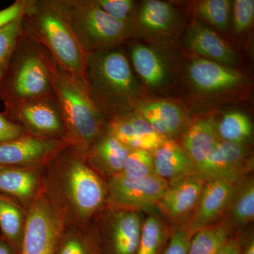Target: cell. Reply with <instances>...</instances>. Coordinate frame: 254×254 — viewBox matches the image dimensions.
<instances>
[{
  "label": "cell",
  "mask_w": 254,
  "mask_h": 254,
  "mask_svg": "<svg viewBox=\"0 0 254 254\" xmlns=\"http://www.w3.org/2000/svg\"><path fill=\"white\" fill-rule=\"evenodd\" d=\"M44 183L68 223L88 226L106 207V180L90 166L77 145L66 147L47 165Z\"/></svg>",
  "instance_id": "cell-1"
},
{
  "label": "cell",
  "mask_w": 254,
  "mask_h": 254,
  "mask_svg": "<svg viewBox=\"0 0 254 254\" xmlns=\"http://www.w3.org/2000/svg\"><path fill=\"white\" fill-rule=\"evenodd\" d=\"M22 26L60 68L86 87L87 54L73 33L64 1H25Z\"/></svg>",
  "instance_id": "cell-2"
},
{
  "label": "cell",
  "mask_w": 254,
  "mask_h": 254,
  "mask_svg": "<svg viewBox=\"0 0 254 254\" xmlns=\"http://www.w3.org/2000/svg\"><path fill=\"white\" fill-rule=\"evenodd\" d=\"M85 76L88 94L104 118L127 115L138 104L141 88L121 50L87 55Z\"/></svg>",
  "instance_id": "cell-3"
},
{
  "label": "cell",
  "mask_w": 254,
  "mask_h": 254,
  "mask_svg": "<svg viewBox=\"0 0 254 254\" xmlns=\"http://www.w3.org/2000/svg\"><path fill=\"white\" fill-rule=\"evenodd\" d=\"M50 82L68 138L86 150L106 130L105 118L93 103L86 87L49 57Z\"/></svg>",
  "instance_id": "cell-4"
},
{
  "label": "cell",
  "mask_w": 254,
  "mask_h": 254,
  "mask_svg": "<svg viewBox=\"0 0 254 254\" xmlns=\"http://www.w3.org/2000/svg\"><path fill=\"white\" fill-rule=\"evenodd\" d=\"M49 57L44 48L22 32L0 84V98L6 111L28 102L53 98Z\"/></svg>",
  "instance_id": "cell-5"
},
{
  "label": "cell",
  "mask_w": 254,
  "mask_h": 254,
  "mask_svg": "<svg viewBox=\"0 0 254 254\" xmlns=\"http://www.w3.org/2000/svg\"><path fill=\"white\" fill-rule=\"evenodd\" d=\"M64 1L73 33L87 55L107 50L126 38L129 23L112 18L95 1Z\"/></svg>",
  "instance_id": "cell-6"
},
{
  "label": "cell",
  "mask_w": 254,
  "mask_h": 254,
  "mask_svg": "<svg viewBox=\"0 0 254 254\" xmlns=\"http://www.w3.org/2000/svg\"><path fill=\"white\" fill-rule=\"evenodd\" d=\"M66 222L64 213L44 188L27 210L20 254H55Z\"/></svg>",
  "instance_id": "cell-7"
},
{
  "label": "cell",
  "mask_w": 254,
  "mask_h": 254,
  "mask_svg": "<svg viewBox=\"0 0 254 254\" xmlns=\"http://www.w3.org/2000/svg\"><path fill=\"white\" fill-rule=\"evenodd\" d=\"M143 218L140 210L105 207L93 222L102 254H136Z\"/></svg>",
  "instance_id": "cell-8"
},
{
  "label": "cell",
  "mask_w": 254,
  "mask_h": 254,
  "mask_svg": "<svg viewBox=\"0 0 254 254\" xmlns=\"http://www.w3.org/2000/svg\"><path fill=\"white\" fill-rule=\"evenodd\" d=\"M106 182V206L149 213L155 211L157 203L169 187L166 180L156 175L131 179L120 173L110 177Z\"/></svg>",
  "instance_id": "cell-9"
},
{
  "label": "cell",
  "mask_w": 254,
  "mask_h": 254,
  "mask_svg": "<svg viewBox=\"0 0 254 254\" xmlns=\"http://www.w3.org/2000/svg\"><path fill=\"white\" fill-rule=\"evenodd\" d=\"M73 145L69 138L24 135L0 144V166L45 168L62 150Z\"/></svg>",
  "instance_id": "cell-10"
},
{
  "label": "cell",
  "mask_w": 254,
  "mask_h": 254,
  "mask_svg": "<svg viewBox=\"0 0 254 254\" xmlns=\"http://www.w3.org/2000/svg\"><path fill=\"white\" fill-rule=\"evenodd\" d=\"M253 156L247 143L219 141L206 160L196 169L195 176L205 182L213 179L238 181L251 175Z\"/></svg>",
  "instance_id": "cell-11"
},
{
  "label": "cell",
  "mask_w": 254,
  "mask_h": 254,
  "mask_svg": "<svg viewBox=\"0 0 254 254\" xmlns=\"http://www.w3.org/2000/svg\"><path fill=\"white\" fill-rule=\"evenodd\" d=\"M27 134L51 138H68L59 108L53 98L28 102L5 112ZM70 139V138H69Z\"/></svg>",
  "instance_id": "cell-12"
},
{
  "label": "cell",
  "mask_w": 254,
  "mask_h": 254,
  "mask_svg": "<svg viewBox=\"0 0 254 254\" xmlns=\"http://www.w3.org/2000/svg\"><path fill=\"white\" fill-rule=\"evenodd\" d=\"M205 182L194 175L170 184L156 208L174 227H186L199 202Z\"/></svg>",
  "instance_id": "cell-13"
},
{
  "label": "cell",
  "mask_w": 254,
  "mask_h": 254,
  "mask_svg": "<svg viewBox=\"0 0 254 254\" xmlns=\"http://www.w3.org/2000/svg\"><path fill=\"white\" fill-rule=\"evenodd\" d=\"M237 182L227 179H213L205 182L199 202L186 225L190 236L223 219Z\"/></svg>",
  "instance_id": "cell-14"
},
{
  "label": "cell",
  "mask_w": 254,
  "mask_h": 254,
  "mask_svg": "<svg viewBox=\"0 0 254 254\" xmlns=\"http://www.w3.org/2000/svg\"><path fill=\"white\" fill-rule=\"evenodd\" d=\"M45 168L0 166V193L28 210L44 190Z\"/></svg>",
  "instance_id": "cell-15"
},
{
  "label": "cell",
  "mask_w": 254,
  "mask_h": 254,
  "mask_svg": "<svg viewBox=\"0 0 254 254\" xmlns=\"http://www.w3.org/2000/svg\"><path fill=\"white\" fill-rule=\"evenodd\" d=\"M129 151V148L106 128L85 150V156L93 170L102 178L108 180L123 172Z\"/></svg>",
  "instance_id": "cell-16"
},
{
  "label": "cell",
  "mask_w": 254,
  "mask_h": 254,
  "mask_svg": "<svg viewBox=\"0 0 254 254\" xmlns=\"http://www.w3.org/2000/svg\"><path fill=\"white\" fill-rule=\"evenodd\" d=\"M188 73L193 86L207 93L235 88L243 80L235 70L209 60H193L189 65Z\"/></svg>",
  "instance_id": "cell-17"
},
{
  "label": "cell",
  "mask_w": 254,
  "mask_h": 254,
  "mask_svg": "<svg viewBox=\"0 0 254 254\" xmlns=\"http://www.w3.org/2000/svg\"><path fill=\"white\" fill-rule=\"evenodd\" d=\"M152 152L155 174L170 184L195 175V165L174 139H167Z\"/></svg>",
  "instance_id": "cell-18"
},
{
  "label": "cell",
  "mask_w": 254,
  "mask_h": 254,
  "mask_svg": "<svg viewBox=\"0 0 254 254\" xmlns=\"http://www.w3.org/2000/svg\"><path fill=\"white\" fill-rule=\"evenodd\" d=\"M217 124L214 118L202 119L191 124L184 132L180 145L195 165V171L220 141Z\"/></svg>",
  "instance_id": "cell-19"
},
{
  "label": "cell",
  "mask_w": 254,
  "mask_h": 254,
  "mask_svg": "<svg viewBox=\"0 0 254 254\" xmlns=\"http://www.w3.org/2000/svg\"><path fill=\"white\" fill-rule=\"evenodd\" d=\"M189 49L222 64H233L237 56L233 50L210 28L195 24L186 36Z\"/></svg>",
  "instance_id": "cell-20"
},
{
  "label": "cell",
  "mask_w": 254,
  "mask_h": 254,
  "mask_svg": "<svg viewBox=\"0 0 254 254\" xmlns=\"http://www.w3.org/2000/svg\"><path fill=\"white\" fill-rule=\"evenodd\" d=\"M234 231L245 228L254 220V180L251 175L235 183L224 218Z\"/></svg>",
  "instance_id": "cell-21"
},
{
  "label": "cell",
  "mask_w": 254,
  "mask_h": 254,
  "mask_svg": "<svg viewBox=\"0 0 254 254\" xmlns=\"http://www.w3.org/2000/svg\"><path fill=\"white\" fill-rule=\"evenodd\" d=\"M138 113L165 139H173L182 131L185 125L183 112L177 105L169 102L145 103L139 107Z\"/></svg>",
  "instance_id": "cell-22"
},
{
  "label": "cell",
  "mask_w": 254,
  "mask_h": 254,
  "mask_svg": "<svg viewBox=\"0 0 254 254\" xmlns=\"http://www.w3.org/2000/svg\"><path fill=\"white\" fill-rule=\"evenodd\" d=\"M55 254H102L93 222L86 227L66 222Z\"/></svg>",
  "instance_id": "cell-23"
},
{
  "label": "cell",
  "mask_w": 254,
  "mask_h": 254,
  "mask_svg": "<svg viewBox=\"0 0 254 254\" xmlns=\"http://www.w3.org/2000/svg\"><path fill=\"white\" fill-rule=\"evenodd\" d=\"M133 67L140 77L150 88H160L168 78V70L160 56L149 47L136 45L132 48Z\"/></svg>",
  "instance_id": "cell-24"
},
{
  "label": "cell",
  "mask_w": 254,
  "mask_h": 254,
  "mask_svg": "<svg viewBox=\"0 0 254 254\" xmlns=\"http://www.w3.org/2000/svg\"><path fill=\"white\" fill-rule=\"evenodd\" d=\"M26 218V208L16 200L0 193V235L19 252Z\"/></svg>",
  "instance_id": "cell-25"
},
{
  "label": "cell",
  "mask_w": 254,
  "mask_h": 254,
  "mask_svg": "<svg viewBox=\"0 0 254 254\" xmlns=\"http://www.w3.org/2000/svg\"><path fill=\"white\" fill-rule=\"evenodd\" d=\"M234 230L225 219L193 234L187 254H217L234 235Z\"/></svg>",
  "instance_id": "cell-26"
},
{
  "label": "cell",
  "mask_w": 254,
  "mask_h": 254,
  "mask_svg": "<svg viewBox=\"0 0 254 254\" xmlns=\"http://www.w3.org/2000/svg\"><path fill=\"white\" fill-rule=\"evenodd\" d=\"M170 234L165 220L155 211L151 212L143 220L136 254H163Z\"/></svg>",
  "instance_id": "cell-27"
},
{
  "label": "cell",
  "mask_w": 254,
  "mask_h": 254,
  "mask_svg": "<svg viewBox=\"0 0 254 254\" xmlns=\"http://www.w3.org/2000/svg\"><path fill=\"white\" fill-rule=\"evenodd\" d=\"M176 14L171 4L158 0H148L142 4L138 13L141 27L152 33H163L173 27Z\"/></svg>",
  "instance_id": "cell-28"
},
{
  "label": "cell",
  "mask_w": 254,
  "mask_h": 254,
  "mask_svg": "<svg viewBox=\"0 0 254 254\" xmlns=\"http://www.w3.org/2000/svg\"><path fill=\"white\" fill-rule=\"evenodd\" d=\"M220 141L247 143L253 136V125L250 118L242 112L232 111L224 115L217 124Z\"/></svg>",
  "instance_id": "cell-29"
},
{
  "label": "cell",
  "mask_w": 254,
  "mask_h": 254,
  "mask_svg": "<svg viewBox=\"0 0 254 254\" xmlns=\"http://www.w3.org/2000/svg\"><path fill=\"white\" fill-rule=\"evenodd\" d=\"M22 32V16L0 29V84L9 67Z\"/></svg>",
  "instance_id": "cell-30"
},
{
  "label": "cell",
  "mask_w": 254,
  "mask_h": 254,
  "mask_svg": "<svg viewBox=\"0 0 254 254\" xmlns=\"http://www.w3.org/2000/svg\"><path fill=\"white\" fill-rule=\"evenodd\" d=\"M121 174L131 179L145 178L155 175L152 152L143 149L130 150Z\"/></svg>",
  "instance_id": "cell-31"
},
{
  "label": "cell",
  "mask_w": 254,
  "mask_h": 254,
  "mask_svg": "<svg viewBox=\"0 0 254 254\" xmlns=\"http://www.w3.org/2000/svg\"><path fill=\"white\" fill-rule=\"evenodd\" d=\"M231 1L228 0H205L198 3L197 12L218 29H226L231 12Z\"/></svg>",
  "instance_id": "cell-32"
},
{
  "label": "cell",
  "mask_w": 254,
  "mask_h": 254,
  "mask_svg": "<svg viewBox=\"0 0 254 254\" xmlns=\"http://www.w3.org/2000/svg\"><path fill=\"white\" fill-rule=\"evenodd\" d=\"M125 115L141 140L143 150L153 151L167 140L159 135L139 113H128Z\"/></svg>",
  "instance_id": "cell-33"
},
{
  "label": "cell",
  "mask_w": 254,
  "mask_h": 254,
  "mask_svg": "<svg viewBox=\"0 0 254 254\" xmlns=\"http://www.w3.org/2000/svg\"><path fill=\"white\" fill-rule=\"evenodd\" d=\"M233 23L235 31L242 33L250 27L254 18V0H236L234 3Z\"/></svg>",
  "instance_id": "cell-34"
},
{
  "label": "cell",
  "mask_w": 254,
  "mask_h": 254,
  "mask_svg": "<svg viewBox=\"0 0 254 254\" xmlns=\"http://www.w3.org/2000/svg\"><path fill=\"white\" fill-rule=\"evenodd\" d=\"M95 2L112 18L125 22L129 21L133 9L131 0H96Z\"/></svg>",
  "instance_id": "cell-35"
},
{
  "label": "cell",
  "mask_w": 254,
  "mask_h": 254,
  "mask_svg": "<svg viewBox=\"0 0 254 254\" xmlns=\"http://www.w3.org/2000/svg\"><path fill=\"white\" fill-rule=\"evenodd\" d=\"M190 238L186 227H173L163 254H187Z\"/></svg>",
  "instance_id": "cell-36"
},
{
  "label": "cell",
  "mask_w": 254,
  "mask_h": 254,
  "mask_svg": "<svg viewBox=\"0 0 254 254\" xmlns=\"http://www.w3.org/2000/svg\"><path fill=\"white\" fill-rule=\"evenodd\" d=\"M26 134L22 127L0 114V144L14 141Z\"/></svg>",
  "instance_id": "cell-37"
},
{
  "label": "cell",
  "mask_w": 254,
  "mask_h": 254,
  "mask_svg": "<svg viewBox=\"0 0 254 254\" xmlns=\"http://www.w3.org/2000/svg\"><path fill=\"white\" fill-rule=\"evenodd\" d=\"M25 7V1H16L0 11V29L21 17Z\"/></svg>",
  "instance_id": "cell-38"
},
{
  "label": "cell",
  "mask_w": 254,
  "mask_h": 254,
  "mask_svg": "<svg viewBox=\"0 0 254 254\" xmlns=\"http://www.w3.org/2000/svg\"><path fill=\"white\" fill-rule=\"evenodd\" d=\"M241 242H242V237H241L240 232H239L237 235H234L217 254H240Z\"/></svg>",
  "instance_id": "cell-39"
},
{
  "label": "cell",
  "mask_w": 254,
  "mask_h": 254,
  "mask_svg": "<svg viewBox=\"0 0 254 254\" xmlns=\"http://www.w3.org/2000/svg\"><path fill=\"white\" fill-rule=\"evenodd\" d=\"M242 242L239 254H254V236L253 232L241 234Z\"/></svg>",
  "instance_id": "cell-40"
},
{
  "label": "cell",
  "mask_w": 254,
  "mask_h": 254,
  "mask_svg": "<svg viewBox=\"0 0 254 254\" xmlns=\"http://www.w3.org/2000/svg\"><path fill=\"white\" fill-rule=\"evenodd\" d=\"M0 254H20V252L0 235Z\"/></svg>",
  "instance_id": "cell-41"
}]
</instances>
